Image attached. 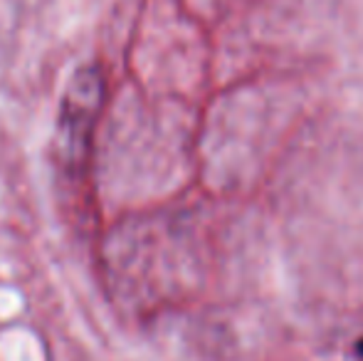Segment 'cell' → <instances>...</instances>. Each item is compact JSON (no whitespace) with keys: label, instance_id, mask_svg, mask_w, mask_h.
<instances>
[{"label":"cell","instance_id":"1","mask_svg":"<svg viewBox=\"0 0 363 361\" xmlns=\"http://www.w3.org/2000/svg\"><path fill=\"white\" fill-rule=\"evenodd\" d=\"M359 354H361V357H363V339H361V342H359Z\"/></svg>","mask_w":363,"mask_h":361}]
</instances>
